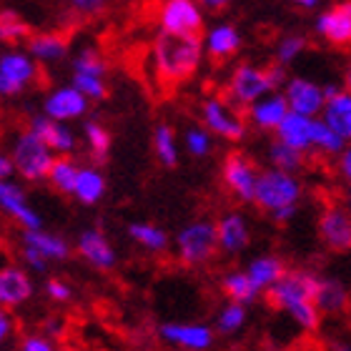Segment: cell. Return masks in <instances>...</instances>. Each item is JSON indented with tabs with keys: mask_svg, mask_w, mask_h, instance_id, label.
Returning a JSON list of instances; mask_svg holds the SVG:
<instances>
[{
	"mask_svg": "<svg viewBox=\"0 0 351 351\" xmlns=\"http://www.w3.org/2000/svg\"><path fill=\"white\" fill-rule=\"evenodd\" d=\"M201 121L211 136H219L228 143H239L249 133L246 116L228 98H219V95H211L201 103Z\"/></svg>",
	"mask_w": 351,
	"mask_h": 351,
	"instance_id": "5",
	"label": "cell"
},
{
	"mask_svg": "<svg viewBox=\"0 0 351 351\" xmlns=\"http://www.w3.org/2000/svg\"><path fill=\"white\" fill-rule=\"evenodd\" d=\"M106 193V176L95 166H81V173H78V181H75L73 196L86 206L98 204Z\"/></svg>",
	"mask_w": 351,
	"mask_h": 351,
	"instance_id": "31",
	"label": "cell"
},
{
	"mask_svg": "<svg viewBox=\"0 0 351 351\" xmlns=\"http://www.w3.org/2000/svg\"><path fill=\"white\" fill-rule=\"evenodd\" d=\"M304 51H306V38L296 36V33H293V36H284L281 40H278V43H276V53H274V56H276L278 66L286 68V66H291L293 60L299 58Z\"/></svg>",
	"mask_w": 351,
	"mask_h": 351,
	"instance_id": "39",
	"label": "cell"
},
{
	"mask_svg": "<svg viewBox=\"0 0 351 351\" xmlns=\"http://www.w3.org/2000/svg\"><path fill=\"white\" fill-rule=\"evenodd\" d=\"M158 23L161 33L169 36H198L204 28V8L196 0H163Z\"/></svg>",
	"mask_w": 351,
	"mask_h": 351,
	"instance_id": "9",
	"label": "cell"
},
{
	"mask_svg": "<svg viewBox=\"0 0 351 351\" xmlns=\"http://www.w3.org/2000/svg\"><path fill=\"white\" fill-rule=\"evenodd\" d=\"M293 216H296V208H284V211H276V213H274L271 219L276 221V223H289V221H291Z\"/></svg>",
	"mask_w": 351,
	"mask_h": 351,
	"instance_id": "52",
	"label": "cell"
},
{
	"mask_svg": "<svg viewBox=\"0 0 351 351\" xmlns=\"http://www.w3.org/2000/svg\"><path fill=\"white\" fill-rule=\"evenodd\" d=\"M176 246H178V256H181L183 263H189V266L208 263L219 251L216 223L213 221H193V223L178 231Z\"/></svg>",
	"mask_w": 351,
	"mask_h": 351,
	"instance_id": "7",
	"label": "cell"
},
{
	"mask_svg": "<svg viewBox=\"0 0 351 351\" xmlns=\"http://www.w3.org/2000/svg\"><path fill=\"white\" fill-rule=\"evenodd\" d=\"M128 236H131L136 243H141L143 249L154 251V254H158V251H163L169 246L166 231L154 226V223H131V226H128Z\"/></svg>",
	"mask_w": 351,
	"mask_h": 351,
	"instance_id": "37",
	"label": "cell"
},
{
	"mask_svg": "<svg viewBox=\"0 0 351 351\" xmlns=\"http://www.w3.org/2000/svg\"><path fill=\"white\" fill-rule=\"evenodd\" d=\"M33 296V281L23 269L8 263L0 269V306H21Z\"/></svg>",
	"mask_w": 351,
	"mask_h": 351,
	"instance_id": "20",
	"label": "cell"
},
{
	"mask_svg": "<svg viewBox=\"0 0 351 351\" xmlns=\"http://www.w3.org/2000/svg\"><path fill=\"white\" fill-rule=\"evenodd\" d=\"M241 48V33L231 23H219L204 36V53L213 60H226Z\"/></svg>",
	"mask_w": 351,
	"mask_h": 351,
	"instance_id": "24",
	"label": "cell"
},
{
	"mask_svg": "<svg viewBox=\"0 0 351 351\" xmlns=\"http://www.w3.org/2000/svg\"><path fill=\"white\" fill-rule=\"evenodd\" d=\"M289 113H291V110H289V103H286L284 93L276 90V93L266 95V98L256 101L254 106H249V108H246V121H249L254 128H258V131L276 133V128L284 123V118L289 116Z\"/></svg>",
	"mask_w": 351,
	"mask_h": 351,
	"instance_id": "17",
	"label": "cell"
},
{
	"mask_svg": "<svg viewBox=\"0 0 351 351\" xmlns=\"http://www.w3.org/2000/svg\"><path fill=\"white\" fill-rule=\"evenodd\" d=\"M314 30L329 45H351V3H337L316 15Z\"/></svg>",
	"mask_w": 351,
	"mask_h": 351,
	"instance_id": "14",
	"label": "cell"
},
{
	"mask_svg": "<svg viewBox=\"0 0 351 351\" xmlns=\"http://www.w3.org/2000/svg\"><path fill=\"white\" fill-rule=\"evenodd\" d=\"M83 141L95 161H106L110 154V133L108 128L98 121H86L83 123Z\"/></svg>",
	"mask_w": 351,
	"mask_h": 351,
	"instance_id": "35",
	"label": "cell"
},
{
	"mask_svg": "<svg viewBox=\"0 0 351 351\" xmlns=\"http://www.w3.org/2000/svg\"><path fill=\"white\" fill-rule=\"evenodd\" d=\"M289 271V266L284 263L281 256H274V254H266V256H256L254 261L249 263V274L251 284L256 286L258 291H269L274 286L284 278V274Z\"/></svg>",
	"mask_w": 351,
	"mask_h": 351,
	"instance_id": "28",
	"label": "cell"
},
{
	"mask_svg": "<svg viewBox=\"0 0 351 351\" xmlns=\"http://www.w3.org/2000/svg\"><path fill=\"white\" fill-rule=\"evenodd\" d=\"M161 337L189 351H204L213 344V331L204 324H163Z\"/></svg>",
	"mask_w": 351,
	"mask_h": 351,
	"instance_id": "19",
	"label": "cell"
},
{
	"mask_svg": "<svg viewBox=\"0 0 351 351\" xmlns=\"http://www.w3.org/2000/svg\"><path fill=\"white\" fill-rule=\"evenodd\" d=\"M0 211H5L10 219L18 221L25 231H40L43 228V219L30 208L23 189L15 186L13 181H0Z\"/></svg>",
	"mask_w": 351,
	"mask_h": 351,
	"instance_id": "16",
	"label": "cell"
},
{
	"mask_svg": "<svg viewBox=\"0 0 351 351\" xmlns=\"http://www.w3.org/2000/svg\"><path fill=\"white\" fill-rule=\"evenodd\" d=\"M314 121L316 118L289 113V116L284 118V123L276 128V141L296 148L301 154L314 151Z\"/></svg>",
	"mask_w": 351,
	"mask_h": 351,
	"instance_id": "21",
	"label": "cell"
},
{
	"mask_svg": "<svg viewBox=\"0 0 351 351\" xmlns=\"http://www.w3.org/2000/svg\"><path fill=\"white\" fill-rule=\"evenodd\" d=\"M258 173H261V171L256 169V163L251 161L246 154H239V151H234V154L226 156V161H223V171H221L226 189L231 191L239 201H243V204H254Z\"/></svg>",
	"mask_w": 351,
	"mask_h": 351,
	"instance_id": "10",
	"label": "cell"
},
{
	"mask_svg": "<svg viewBox=\"0 0 351 351\" xmlns=\"http://www.w3.org/2000/svg\"><path fill=\"white\" fill-rule=\"evenodd\" d=\"M78 173H81V166H78L73 158L60 156V158H56V163H53L51 173H48V181H51V186L56 191H60V193H71V196H73Z\"/></svg>",
	"mask_w": 351,
	"mask_h": 351,
	"instance_id": "34",
	"label": "cell"
},
{
	"mask_svg": "<svg viewBox=\"0 0 351 351\" xmlns=\"http://www.w3.org/2000/svg\"><path fill=\"white\" fill-rule=\"evenodd\" d=\"M13 173H15L13 158H10L8 154H0V181H8Z\"/></svg>",
	"mask_w": 351,
	"mask_h": 351,
	"instance_id": "50",
	"label": "cell"
},
{
	"mask_svg": "<svg viewBox=\"0 0 351 351\" xmlns=\"http://www.w3.org/2000/svg\"><path fill=\"white\" fill-rule=\"evenodd\" d=\"M337 169H339V176H341V178L351 186V146H346L344 151L339 154Z\"/></svg>",
	"mask_w": 351,
	"mask_h": 351,
	"instance_id": "47",
	"label": "cell"
},
{
	"mask_svg": "<svg viewBox=\"0 0 351 351\" xmlns=\"http://www.w3.org/2000/svg\"><path fill=\"white\" fill-rule=\"evenodd\" d=\"M21 351H56L53 349V344L48 341L45 337H25L21 344Z\"/></svg>",
	"mask_w": 351,
	"mask_h": 351,
	"instance_id": "44",
	"label": "cell"
},
{
	"mask_svg": "<svg viewBox=\"0 0 351 351\" xmlns=\"http://www.w3.org/2000/svg\"><path fill=\"white\" fill-rule=\"evenodd\" d=\"M196 3L204 8V10H221V8H226L231 0H196Z\"/></svg>",
	"mask_w": 351,
	"mask_h": 351,
	"instance_id": "51",
	"label": "cell"
},
{
	"mask_svg": "<svg viewBox=\"0 0 351 351\" xmlns=\"http://www.w3.org/2000/svg\"><path fill=\"white\" fill-rule=\"evenodd\" d=\"M28 131L36 133L38 138L43 141L56 156H71L75 151V146H78V138H75V133L71 131V125L58 123V121H53V118L43 116V113L30 116Z\"/></svg>",
	"mask_w": 351,
	"mask_h": 351,
	"instance_id": "15",
	"label": "cell"
},
{
	"mask_svg": "<svg viewBox=\"0 0 351 351\" xmlns=\"http://www.w3.org/2000/svg\"><path fill=\"white\" fill-rule=\"evenodd\" d=\"M45 293H48L53 301L66 304V301H71V296H73V289H71L63 278H51V281L45 284Z\"/></svg>",
	"mask_w": 351,
	"mask_h": 351,
	"instance_id": "42",
	"label": "cell"
},
{
	"mask_svg": "<svg viewBox=\"0 0 351 351\" xmlns=\"http://www.w3.org/2000/svg\"><path fill=\"white\" fill-rule=\"evenodd\" d=\"M68 3H71V8H73L75 13H83V15H93L106 5V0H68Z\"/></svg>",
	"mask_w": 351,
	"mask_h": 351,
	"instance_id": "43",
	"label": "cell"
},
{
	"mask_svg": "<svg viewBox=\"0 0 351 351\" xmlns=\"http://www.w3.org/2000/svg\"><path fill=\"white\" fill-rule=\"evenodd\" d=\"M301 193H304V186H301V181L293 173L266 169L258 173L254 204L261 211L274 216L276 211H284V208H299Z\"/></svg>",
	"mask_w": 351,
	"mask_h": 351,
	"instance_id": "3",
	"label": "cell"
},
{
	"mask_svg": "<svg viewBox=\"0 0 351 351\" xmlns=\"http://www.w3.org/2000/svg\"><path fill=\"white\" fill-rule=\"evenodd\" d=\"M269 163H271V169L296 176L304 169V163H306V154H301L296 148L286 146V143L274 138L269 143Z\"/></svg>",
	"mask_w": 351,
	"mask_h": 351,
	"instance_id": "32",
	"label": "cell"
},
{
	"mask_svg": "<svg viewBox=\"0 0 351 351\" xmlns=\"http://www.w3.org/2000/svg\"><path fill=\"white\" fill-rule=\"evenodd\" d=\"M10 334H13V319H10V314H8L5 308H0V344H3Z\"/></svg>",
	"mask_w": 351,
	"mask_h": 351,
	"instance_id": "49",
	"label": "cell"
},
{
	"mask_svg": "<svg viewBox=\"0 0 351 351\" xmlns=\"http://www.w3.org/2000/svg\"><path fill=\"white\" fill-rule=\"evenodd\" d=\"M90 108V101L73 86H58L43 98V116L58 121V123H71L83 118Z\"/></svg>",
	"mask_w": 351,
	"mask_h": 351,
	"instance_id": "12",
	"label": "cell"
},
{
	"mask_svg": "<svg viewBox=\"0 0 351 351\" xmlns=\"http://www.w3.org/2000/svg\"><path fill=\"white\" fill-rule=\"evenodd\" d=\"M10 158H13V166L21 178H25V181H43V178H48L58 156L53 154L36 133L25 128V131L15 136Z\"/></svg>",
	"mask_w": 351,
	"mask_h": 351,
	"instance_id": "4",
	"label": "cell"
},
{
	"mask_svg": "<svg viewBox=\"0 0 351 351\" xmlns=\"http://www.w3.org/2000/svg\"><path fill=\"white\" fill-rule=\"evenodd\" d=\"M183 141H186L189 154L196 156V158H204V156H208L213 151V136L206 131L204 125H193V128H189L186 136H183Z\"/></svg>",
	"mask_w": 351,
	"mask_h": 351,
	"instance_id": "41",
	"label": "cell"
},
{
	"mask_svg": "<svg viewBox=\"0 0 351 351\" xmlns=\"http://www.w3.org/2000/svg\"><path fill=\"white\" fill-rule=\"evenodd\" d=\"M243 324H246V306L228 301L226 306L221 308L219 319H216V329H219L221 334H236Z\"/></svg>",
	"mask_w": 351,
	"mask_h": 351,
	"instance_id": "40",
	"label": "cell"
},
{
	"mask_svg": "<svg viewBox=\"0 0 351 351\" xmlns=\"http://www.w3.org/2000/svg\"><path fill=\"white\" fill-rule=\"evenodd\" d=\"M154 154L166 169L178 166V143H176V133L169 123H158L154 128Z\"/></svg>",
	"mask_w": 351,
	"mask_h": 351,
	"instance_id": "33",
	"label": "cell"
},
{
	"mask_svg": "<svg viewBox=\"0 0 351 351\" xmlns=\"http://www.w3.org/2000/svg\"><path fill=\"white\" fill-rule=\"evenodd\" d=\"M319 276L306 269H289L274 289L266 291V299L274 308L291 316V322L304 331H316L322 324V311L316 308Z\"/></svg>",
	"mask_w": 351,
	"mask_h": 351,
	"instance_id": "1",
	"label": "cell"
},
{
	"mask_svg": "<svg viewBox=\"0 0 351 351\" xmlns=\"http://www.w3.org/2000/svg\"><path fill=\"white\" fill-rule=\"evenodd\" d=\"M322 121L346 143L351 141V90L341 88L337 95H331L324 106Z\"/></svg>",
	"mask_w": 351,
	"mask_h": 351,
	"instance_id": "26",
	"label": "cell"
},
{
	"mask_svg": "<svg viewBox=\"0 0 351 351\" xmlns=\"http://www.w3.org/2000/svg\"><path fill=\"white\" fill-rule=\"evenodd\" d=\"M78 254L86 258L90 266L101 271H108L116 266V251L108 243V239L101 234V231H83L78 236Z\"/></svg>",
	"mask_w": 351,
	"mask_h": 351,
	"instance_id": "23",
	"label": "cell"
},
{
	"mask_svg": "<svg viewBox=\"0 0 351 351\" xmlns=\"http://www.w3.org/2000/svg\"><path fill=\"white\" fill-rule=\"evenodd\" d=\"M216 231H219V249L226 251V254H241L251 241L249 223L241 213L221 216L219 223H216Z\"/></svg>",
	"mask_w": 351,
	"mask_h": 351,
	"instance_id": "22",
	"label": "cell"
},
{
	"mask_svg": "<svg viewBox=\"0 0 351 351\" xmlns=\"http://www.w3.org/2000/svg\"><path fill=\"white\" fill-rule=\"evenodd\" d=\"M204 38L161 33L154 43V66L166 83H183L196 73L204 60Z\"/></svg>",
	"mask_w": 351,
	"mask_h": 351,
	"instance_id": "2",
	"label": "cell"
},
{
	"mask_svg": "<svg viewBox=\"0 0 351 351\" xmlns=\"http://www.w3.org/2000/svg\"><path fill=\"white\" fill-rule=\"evenodd\" d=\"M286 3H291V5H296V8H304V10H314L322 0H286Z\"/></svg>",
	"mask_w": 351,
	"mask_h": 351,
	"instance_id": "53",
	"label": "cell"
},
{
	"mask_svg": "<svg viewBox=\"0 0 351 351\" xmlns=\"http://www.w3.org/2000/svg\"><path fill=\"white\" fill-rule=\"evenodd\" d=\"M346 90H351V63L346 66Z\"/></svg>",
	"mask_w": 351,
	"mask_h": 351,
	"instance_id": "56",
	"label": "cell"
},
{
	"mask_svg": "<svg viewBox=\"0 0 351 351\" xmlns=\"http://www.w3.org/2000/svg\"><path fill=\"white\" fill-rule=\"evenodd\" d=\"M346 146H349V143H346L344 138H339L337 133L331 131L322 118H316L314 121V151H319V154H324V156H339Z\"/></svg>",
	"mask_w": 351,
	"mask_h": 351,
	"instance_id": "38",
	"label": "cell"
},
{
	"mask_svg": "<svg viewBox=\"0 0 351 351\" xmlns=\"http://www.w3.org/2000/svg\"><path fill=\"white\" fill-rule=\"evenodd\" d=\"M106 60H103L101 51L93 45H86L75 53L73 58V83L71 86L78 88L88 101H103L108 93L106 86Z\"/></svg>",
	"mask_w": 351,
	"mask_h": 351,
	"instance_id": "8",
	"label": "cell"
},
{
	"mask_svg": "<svg viewBox=\"0 0 351 351\" xmlns=\"http://www.w3.org/2000/svg\"><path fill=\"white\" fill-rule=\"evenodd\" d=\"M281 93H284L291 113H299V116L306 118H322L324 106H326L324 86L308 81L304 75H291Z\"/></svg>",
	"mask_w": 351,
	"mask_h": 351,
	"instance_id": "11",
	"label": "cell"
},
{
	"mask_svg": "<svg viewBox=\"0 0 351 351\" xmlns=\"http://www.w3.org/2000/svg\"><path fill=\"white\" fill-rule=\"evenodd\" d=\"M349 289L344 281H339L334 276H319V289H316V308L322 311V316H337L344 314L349 308Z\"/></svg>",
	"mask_w": 351,
	"mask_h": 351,
	"instance_id": "25",
	"label": "cell"
},
{
	"mask_svg": "<svg viewBox=\"0 0 351 351\" xmlns=\"http://www.w3.org/2000/svg\"><path fill=\"white\" fill-rule=\"evenodd\" d=\"M221 291L231 304H241V306H249L258 299V289L251 284V278L246 271H231L221 278Z\"/></svg>",
	"mask_w": 351,
	"mask_h": 351,
	"instance_id": "30",
	"label": "cell"
},
{
	"mask_svg": "<svg viewBox=\"0 0 351 351\" xmlns=\"http://www.w3.org/2000/svg\"><path fill=\"white\" fill-rule=\"evenodd\" d=\"M23 246L38 251L48 261H66L71 256V246H68L66 239L48 234L43 228L40 231H23Z\"/></svg>",
	"mask_w": 351,
	"mask_h": 351,
	"instance_id": "29",
	"label": "cell"
},
{
	"mask_svg": "<svg viewBox=\"0 0 351 351\" xmlns=\"http://www.w3.org/2000/svg\"><path fill=\"white\" fill-rule=\"evenodd\" d=\"M30 36H33L30 25L15 10H0V43L18 45L23 40L28 43Z\"/></svg>",
	"mask_w": 351,
	"mask_h": 351,
	"instance_id": "36",
	"label": "cell"
},
{
	"mask_svg": "<svg viewBox=\"0 0 351 351\" xmlns=\"http://www.w3.org/2000/svg\"><path fill=\"white\" fill-rule=\"evenodd\" d=\"M25 51L33 56L36 63H60L68 56L71 45L68 38L60 33H33L25 43Z\"/></svg>",
	"mask_w": 351,
	"mask_h": 351,
	"instance_id": "27",
	"label": "cell"
},
{
	"mask_svg": "<svg viewBox=\"0 0 351 351\" xmlns=\"http://www.w3.org/2000/svg\"><path fill=\"white\" fill-rule=\"evenodd\" d=\"M25 93V88L18 86V83H13L10 78H5V75H0V101H5V98H15V95Z\"/></svg>",
	"mask_w": 351,
	"mask_h": 351,
	"instance_id": "46",
	"label": "cell"
},
{
	"mask_svg": "<svg viewBox=\"0 0 351 351\" xmlns=\"http://www.w3.org/2000/svg\"><path fill=\"white\" fill-rule=\"evenodd\" d=\"M226 93L228 101L234 103V106L249 108L256 101L266 98V95L276 93V88L271 83L269 68L254 66V63H239L231 71V75H228Z\"/></svg>",
	"mask_w": 351,
	"mask_h": 351,
	"instance_id": "6",
	"label": "cell"
},
{
	"mask_svg": "<svg viewBox=\"0 0 351 351\" xmlns=\"http://www.w3.org/2000/svg\"><path fill=\"white\" fill-rule=\"evenodd\" d=\"M331 351H351V344H346V341H334Z\"/></svg>",
	"mask_w": 351,
	"mask_h": 351,
	"instance_id": "54",
	"label": "cell"
},
{
	"mask_svg": "<svg viewBox=\"0 0 351 351\" xmlns=\"http://www.w3.org/2000/svg\"><path fill=\"white\" fill-rule=\"evenodd\" d=\"M23 261L28 263L30 269H36L38 274H40V271H45V269H48V258H43V256H40V254H38V251L28 249V246H25V249H23Z\"/></svg>",
	"mask_w": 351,
	"mask_h": 351,
	"instance_id": "45",
	"label": "cell"
},
{
	"mask_svg": "<svg viewBox=\"0 0 351 351\" xmlns=\"http://www.w3.org/2000/svg\"><path fill=\"white\" fill-rule=\"evenodd\" d=\"M0 75L10 78L18 86L28 88L38 81V63L33 60L28 51H21V48H8V51L0 53Z\"/></svg>",
	"mask_w": 351,
	"mask_h": 351,
	"instance_id": "18",
	"label": "cell"
},
{
	"mask_svg": "<svg viewBox=\"0 0 351 351\" xmlns=\"http://www.w3.org/2000/svg\"><path fill=\"white\" fill-rule=\"evenodd\" d=\"M269 68V75H271V83H274V88H284L286 86V81H289V73H286V68L284 66H278L276 60L271 63V66H266Z\"/></svg>",
	"mask_w": 351,
	"mask_h": 351,
	"instance_id": "48",
	"label": "cell"
},
{
	"mask_svg": "<svg viewBox=\"0 0 351 351\" xmlns=\"http://www.w3.org/2000/svg\"><path fill=\"white\" fill-rule=\"evenodd\" d=\"M344 208L351 213V186H349V191H346V198H344Z\"/></svg>",
	"mask_w": 351,
	"mask_h": 351,
	"instance_id": "55",
	"label": "cell"
},
{
	"mask_svg": "<svg viewBox=\"0 0 351 351\" xmlns=\"http://www.w3.org/2000/svg\"><path fill=\"white\" fill-rule=\"evenodd\" d=\"M319 239L337 254L351 251V213L344 206H326L319 216Z\"/></svg>",
	"mask_w": 351,
	"mask_h": 351,
	"instance_id": "13",
	"label": "cell"
}]
</instances>
